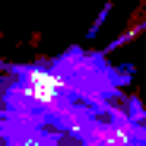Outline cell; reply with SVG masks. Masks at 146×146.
I'll return each mask as SVG.
<instances>
[{
    "label": "cell",
    "instance_id": "cell-1",
    "mask_svg": "<svg viewBox=\"0 0 146 146\" xmlns=\"http://www.w3.org/2000/svg\"><path fill=\"white\" fill-rule=\"evenodd\" d=\"M124 111L137 121V124H146V105L137 99V95H127V99H124Z\"/></svg>",
    "mask_w": 146,
    "mask_h": 146
},
{
    "label": "cell",
    "instance_id": "cell-2",
    "mask_svg": "<svg viewBox=\"0 0 146 146\" xmlns=\"http://www.w3.org/2000/svg\"><path fill=\"white\" fill-rule=\"evenodd\" d=\"M108 13H111V0H105L102 3V10H99V16H95V22L89 26V38H95L102 32V26H105V19H108Z\"/></svg>",
    "mask_w": 146,
    "mask_h": 146
},
{
    "label": "cell",
    "instance_id": "cell-3",
    "mask_svg": "<svg viewBox=\"0 0 146 146\" xmlns=\"http://www.w3.org/2000/svg\"><path fill=\"white\" fill-rule=\"evenodd\" d=\"M0 70H10V64H3V60H0Z\"/></svg>",
    "mask_w": 146,
    "mask_h": 146
}]
</instances>
